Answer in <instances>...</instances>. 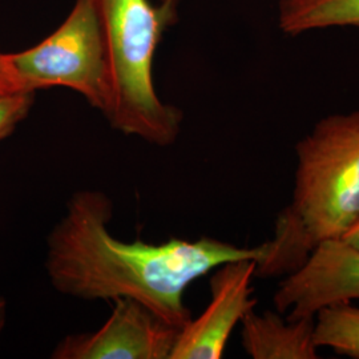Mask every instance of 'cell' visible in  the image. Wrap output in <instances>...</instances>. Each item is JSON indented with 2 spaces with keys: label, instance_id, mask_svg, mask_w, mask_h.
<instances>
[{
  "label": "cell",
  "instance_id": "1",
  "mask_svg": "<svg viewBox=\"0 0 359 359\" xmlns=\"http://www.w3.org/2000/svg\"><path fill=\"white\" fill-rule=\"evenodd\" d=\"M114 203L102 191L74 193L47 236L46 271L56 292L83 301L132 298L182 329L192 320L188 286L219 265L258 259L262 245L241 248L212 237L126 243L109 231Z\"/></svg>",
  "mask_w": 359,
  "mask_h": 359
},
{
  "label": "cell",
  "instance_id": "14",
  "mask_svg": "<svg viewBox=\"0 0 359 359\" xmlns=\"http://www.w3.org/2000/svg\"><path fill=\"white\" fill-rule=\"evenodd\" d=\"M7 301L0 295V341L7 325Z\"/></svg>",
  "mask_w": 359,
  "mask_h": 359
},
{
  "label": "cell",
  "instance_id": "11",
  "mask_svg": "<svg viewBox=\"0 0 359 359\" xmlns=\"http://www.w3.org/2000/svg\"><path fill=\"white\" fill-rule=\"evenodd\" d=\"M35 102V92H0V142L10 137L25 121Z\"/></svg>",
  "mask_w": 359,
  "mask_h": 359
},
{
  "label": "cell",
  "instance_id": "3",
  "mask_svg": "<svg viewBox=\"0 0 359 359\" xmlns=\"http://www.w3.org/2000/svg\"><path fill=\"white\" fill-rule=\"evenodd\" d=\"M108 48L111 127L157 147L176 142L182 112L164 103L154 88L158 41L176 18V4L151 0H95Z\"/></svg>",
  "mask_w": 359,
  "mask_h": 359
},
{
  "label": "cell",
  "instance_id": "10",
  "mask_svg": "<svg viewBox=\"0 0 359 359\" xmlns=\"http://www.w3.org/2000/svg\"><path fill=\"white\" fill-rule=\"evenodd\" d=\"M314 341L337 354L359 359V308L338 302L320 309L316 316Z\"/></svg>",
  "mask_w": 359,
  "mask_h": 359
},
{
  "label": "cell",
  "instance_id": "6",
  "mask_svg": "<svg viewBox=\"0 0 359 359\" xmlns=\"http://www.w3.org/2000/svg\"><path fill=\"white\" fill-rule=\"evenodd\" d=\"M256 259H237L216 268L210 278V302L181 330L169 359H219L233 329L256 308L252 281Z\"/></svg>",
  "mask_w": 359,
  "mask_h": 359
},
{
  "label": "cell",
  "instance_id": "15",
  "mask_svg": "<svg viewBox=\"0 0 359 359\" xmlns=\"http://www.w3.org/2000/svg\"><path fill=\"white\" fill-rule=\"evenodd\" d=\"M160 3H172V4H176L179 0H158Z\"/></svg>",
  "mask_w": 359,
  "mask_h": 359
},
{
  "label": "cell",
  "instance_id": "4",
  "mask_svg": "<svg viewBox=\"0 0 359 359\" xmlns=\"http://www.w3.org/2000/svg\"><path fill=\"white\" fill-rule=\"evenodd\" d=\"M10 57L28 90L63 87L81 95L103 115L108 111V48L95 0H75L62 26L48 38Z\"/></svg>",
  "mask_w": 359,
  "mask_h": 359
},
{
  "label": "cell",
  "instance_id": "9",
  "mask_svg": "<svg viewBox=\"0 0 359 359\" xmlns=\"http://www.w3.org/2000/svg\"><path fill=\"white\" fill-rule=\"evenodd\" d=\"M278 23L289 35L330 27L359 28V0H281Z\"/></svg>",
  "mask_w": 359,
  "mask_h": 359
},
{
  "label": "cell",
  "instance_id": "5",
  "mask_svg": "<svg viewBox=\"0 0 359 359\" xmlns=\"http://www.w3.org/2000/svg\"><path fill=\"white\" fill-rule=\"evenodd\" d=\"M112 302V313L100 329L65 335L51 358H170L181 329L136 299L117 298Z\"/></svg>",
  "mask_w": 359,
  "mask_h": 359
},
{
  "label": "cell",
  "instance_id": "8",
  "mask_svg": "<svg viewBox=\"0 0 359 359\" xmlns=\"http://www.w3.org/2000/svg\"><path fill=\"white\" fill-rule=\"evenodd\" d=\"M266 310L257 314L250 310L243 318L241 341L246 354L255 359L318 358L314 341V317L297 320Z\"/></svg>",
  "mask_w": 359,
  "mask_h": 359
},
{
  "label": "cell",
  "instance_id": "2",
  "mask_svg": "<svg viewBox=\"0 0 359 359\" xmlns=\"http://www.w3.org/2000/svg\"><path fill=\"white\" fill-rule=\"evenodd\" d=\"M295 154L292 201L262 244L258 278L293 274L320 245L339 240L359 218V109L321 118Z\"/></svg>",
  "mask_w": 359,
  "mask_h": 359
},
{
  "label": "cell",
  "instance_id": "13",
  "mask_svg": "<svg viewBox=\"0 0 359 359\" xmlns=\"http://www.w3.org/2000/svg\"><path fill=\"white\" fill-rule=\"evenodd\" d=\"M339 241L359 250V218L342 234Z\"/></svg>",
  "mask_w": 359,
  "mask_h": 359
},
{
  "label": "cell",
  "instance_id": "7",
  "mask_svg": "<svg viewBox=\"0 0 359 359\" xmlns=\"http://www.w3.org/2000/svg\"><path fill=\"white\" fill-rule=\"evenodd\" d=\"M353 299H359V250L339 240L320 245L301 269L283 277L273 297L287 320L314 317L323 306Z\"/></svg>",
  "mask_w": 359,
  "mask_h": 359
},
{
  "label": "cell",
  "instance_id": "12",
  "mask_svg": "<svg viewBox=\"0 0 359 359\" xmlns=\"http://www.w3.org/2000/svg\"><path fill=\"white\" fill-rule=\"evenodd\" d=\"M29 90L13 68L10 53L0 52V92ZM34 92V90H32Z\"/></svg>",
  "mask_w": 359,
  "mask_h": 359
}]
</instances>
